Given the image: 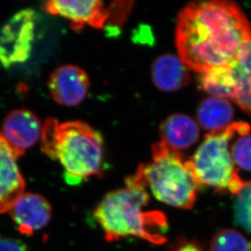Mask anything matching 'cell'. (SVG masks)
<instances>
[{
  "instance_id": "cell-1",
  "label": "cell",
  "mask_w": 251,
  "mask_h": 251,
  "mask_svg": "<svg viewBox=\"0 0 251 251\" xmlns=\"http://www.w3.org/2000/svg\"><path fill=\"white\" fill-rule=\"evenodd\" d=\"M251 39V23L235 2H191L178 16L176 48L185 66L194 71L229 67Z\"/></svg>"
},
{
  "instance_id": "cell-2",
  "label": "cell",
  "mask_w": 251,
  "mask_h": 251,
  "mask_svg": "<svg viewBox=\"0 0 251 251\" xmlns=\"http://www.w3.org/2000/svg\"><path fill=\"white\" fill-rule=\"evenodd\" d=\"M123 189L103 197L94 211L107 242L127 237H138L152 244L167 242L168 219L160 211H146L150 201L144 182L136 173L129 176Z\"/></svg>"
},
{
  "instance_id": "cell-3",
  "label": "cell",
  "mask_w": 251,
  "mask_h": 251,
  "mask_svg": "<svg viewBox=\"0 0 251 251\" xmlns=\"http://www.w3.org/2000/svg\"><path fill=\"white\" fill-rule=\"evenodd\" d=\"M41 139L43 151L61 164L70 185L102 175V137L87 124L78 121L59 123L55 119H48Z\"/></svg>"
},
{
  "instance_id": "cell-4",
  "label": "cell",
  "mask_w": 251,
  "mask_h": 251,
  "mask_svg": "<svg viewBox=\"0 0 251 251\" xmlns=\"http://www.w3.org/2000/svg\"><path fill=\"white\" fill-rule=\"evenodd\" d=\"M249 125L236 122L222 130L206 136L188 164L201 187H212L220 193L238 195L247 181L239 176L229 151V142L236 135H248Z\"/></svg>"
},
{
  "instance_id": "cell-5",
  "label": "cell",
  "mask_w": 251,
  "mask_h": 251,
  "mask_svg": "<svg viewBox=\"0 0 251 251\" xmlns=\"http://www.w3.org/2000/svg\"><path fill=\"white\" fill-rule=\"evenodd\" d=\"M136 172L159 201L185 210L195 206L201 186L179 152L156 142L152 146V161Z\"/></svg>"
},
{
  "instance_id": "cell-6",
  "label": "cell",
  "mask_w": 251,
  "mask_h": 251,
  "mask_svg": "<svg viewBox=\"0 0 251 251\" xmlns=\"http://www.w3.org/2000/svg\"><path fill=\"white\" fill-rule=\"evenodd\" d=\"M36 15L24 9L13 15L0 28V64L8 69L26 61L34 40Z\"/></svg>"
},
{
  "instance_id": "cell-7",
  "label": "cell",
  "mask_w": 251,
  "mask_h": 251,
  "mask_svg": "<svg viewBox=\"0 0 251 251\" xmlns=\"http://www.w3.org/2000/svg\"><path fill=\"white\" fill-rule=\"evenodd\" d=\"M49 14L68 20L74 30L86 26L101 28L109 19L108 9L102 1H48L44 5Z\"/></svg>"
},
{
  "instance_id": "cell-8",
  "label": "cell",
  "mask_w": 251,
  "mask_h": 251,
  "mask_svg": "<svg viewBox=\"0 0 251 251\" xmlns=\"http://www.w3.org/2000/svg\"><path fill=\"white\" fill-rule=\"evenodd\" d=\"M48 86L57 103L74 107L80 104L87 96L90 81L83 69L69 64L53 72Z\"/></svg>"
},
{
  "instance_id": "cell-9",
  "label": "cell",
  "mask_w": 251,
  "mask_h": 251,
  "mask_svg": "<svg viewBox=\"0 0 251 251\" xmlns=\"http://www.w3.org/2000/svg\"><path fill=\"white\" fill-rule=\"evenodd\" d=\"M42 132L39 119L27 109L10 112L2 125V136L18 158L39 141Z\"/></svg>"
},
{
  "instance_id": "cell-10",
  "label": "cell",
  "mask_w": 251,
  "mask_h": 251,
  "mask_svg": "<svg viewBox=\"0 0 251 251\" xmlns=\"http://www.w3.org/2000/svg\"><path fill=\"white\" fill-rule=\"evenodd\" d=\"M17 159L14 151L0 133V214L9 213L25 194V182L17 165Z\"/></svg>"
},
{
  "instance_id": "cell-11",
  "label": "cell",
  "mask_w": 251,
  "mask_h": 251,
  "mask_svg": "<svg viewBox=\"0 0 251 251\" xmlns=\"http://www.w3.org/2000/svg\"><path fill=\"white\" fill-rule=\"evenodd\" d=\"M9 214L21 233L32 235L49 223L51 206L42 195L25 193L17 200Z\"/></svg>"
},
{
  "instance_id": "cell-12",
  "label": "cell",
  "mask_w": 251,
  "mask_h": 251,
  "mask_svg": "<svg viewBox=\"0 0 251 251\" xmlns=\"http://www.w3.org/2000/svg\"><path fill=\"white\" fill-rule=\"evenodd\" d=\"M160 142L174 151L188 149L199 138V128L196 122L184 114H173L161 124Z\"/></svg>"
},
{
  "instance_id": "cell-13",
  "label": "cell",
  "mask_w": 251,
  "mask_h": 251,
  "mask_svg": "<svg viewBox=\"0 0 251 251\" xmlns=\"http://www.w3.org/2000/svg\"><path fill=\"white\" fill-rule=\"evenodd\" d=\"M152 79L157 88L163 91H176L187 85L190 77L182 60L172 54L159 56L151 70Z\"/></svg>"
},
{
  "instance_id": "cell-14",
  "label": "cell",
  "mask_w": 251,
  "mask_h": 251,
  "mask_svg": "<svg viewBox=\"0 0 251 251\" xmlns=\"http://www.w3.org/2000/svg\"><path fill=\"white\" fill-rule=\"evenodd\" d=\"M234 89L232 100L251 115V39L230 65Z\"/></svg>"
},
{
  "instance_id": "cell-15",
  "label": "cell",
  "mask_w": 251,
  "mask_h": 251,
  "mask_svg": "<svg viewBox=\"0 0 251 251\" xmlns=\"http://www.w3.org/2000/svg\"><path fill=\"white\" fill-rule=\"evenodd\" d=\"M233 108L225 99L210 98L201 102L198 109V120L202 128L212 132L222 130L229 126Z\"/></svg>"
},
{
  "instance_id": "cell-16",
  "label": "cell",
  "mask_w": 251,
  "mask_h": 251,
  "mask_svg": "<svg viewBox=\"0 0 251 251\" xmlns=\"http://www.w3.org/2000/svg\"><path fill=\"white\" fill-rule=\"evenodd\" d=\"M201 90L215 98L231 99L234 89V81L229 67L217 68L205 72L199 77Z\"/></svg>"
},
{
  "instance_id": "cell-17",
  "label": "cell",
  "mask_w": 251,
  "mask_h": 251,
  "mask_svg": "<svg viewBox=\"0 0 251 251\" xmlns=\"http://www.w3.org/2000/svg\"><path fill=\"white\" fill-rule=\"evenodd\" d=\"M211 251H249L250 243L237 230L224 228L214 235L210 244Z\"/></svg>"
},
{
  "instance_id": "cell-18",
  "label": "cell",
  "mask_w": 251,
  "mask_h": 251,
  "mask_svg": "<svg viewBox=\"0 0 251 251\" xmlns=\"http://www.w3.org/2000/svg\"><path fill=\"white\" fill-rule=\"evenodd\" d=\"M233 212L237 225L251 232V180L236 195Z\"/></svg>"
},
{
  "instance_id": "cell-19",
  "label": "cell",
  "mask_w": 251,
  "mask_h": 251,
  "mask_svg": "<svg viewBox=\"0 0 251 251\" xmlns=\"http://www.w3.org/2000/svg\"><path fill=\"white\" fill-rule=\"evenodd\" d=\"M231 154L240 168L251 172V136H241L232 144Z\"/></svg>"
},
{
  "instance_id": "cell-20",
  "label": "cell",
  "mask_w": 251,
  "mask_h": 251,
  "mask_svg": "<svg viewBox=\"0 0 251 251\" xmlns=\"http://www.w3.org/2000/svg\"><path fill=\"white\" fill-rule=\"evenodd\" d=\"M133 2H113L108 8V23L116 28L121 27L126 22L133 7Z\"/></svg>"
},
{
  "instance_id": "cell-21",
  "label": "cell",
  "mask_w": 251,
  "mask_h": 251,
  "mask_svg": "<svg viewBox=\"0 0 251 251\" xmlns=\"http://www.w3.org/2000/svg\"><path fill=\"white\" fill-rule=\"evenodd\" d=\"M0 251H28L26 246L20 240L0 236Z\"/></svg>"
},
{
  "instance_id": "cell-22",
  "label": "cell",
  "mask_w": 251,
  "mask_h": 251,
  "mask_svg": "<svg viewBox=\"0 0 251 251\" xmlns=\"http://www.w3.org/2000/svg\"><path fill=\"white\" fill-rule=\"evenodd\" d=\"M176 251H204L195 242H185L178 247Z\"/></svg>"
},
{
  "instance_id": "cell-23",
  "label": "cell",
  "mask_w": 251,
  "mask_h": 251,
  "mask_svg": "<svg viewBox=\"0 0 251 251\" xmlns=\"http://www.w3.org/2000/svg\"><path fill=\"white\" fill-rule=\"evenodd\" d=\"M251 251V243H250V251Z\"/></svg>"
}]
</instances>
